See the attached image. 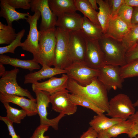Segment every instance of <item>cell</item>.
<instances>
[{
  "instance_id": "f546056e",
  "label": "cell",
  "mask_w": 138,
  "mask_h": 138,
  "mask_svg": "<svg viewBox=\"0 0 138 138\" xmlns=\"http://www.w3.org/2000/svg\"><path fill=\"white\" fill-rule=\"evenodd\" d=\"M17 33L12 26L0 22V44H9L16 39Z\"/></svg>"
},
{
  "instance_id": "7bdbcfd3",
  "label": "cell",
  "mask_w": 138,
  "mask_h": 138,
  "mask_svg": "<svg viewBox=\"0 0 138 138\" xmlns=\"http://www.w3.org/2000/svg\"><path fill=\"white\" fill-rule=\"evenodd\" d=\"M138 125V111H137L133 114L130 116L129 119Z\"/></svg>"
},
{
  "instance_id": "7c38bea8",
  "label": "cell",
  "mask_w": 138,
  "mask_h": 138,
  "mask_svg": "<svg viewBox=\"0 0 138 138\" xmlns=\"http://www.w3.org/2000/svg\"><path fill=\"white\" fill-rule=\"evenodd\" d=\"M86 45V38L81 30L70 32L69 48L72 63L84 62Z\"/></svg>"
},
{
  "instance_id": "836d02e7",
  "label": "cell",
  "mask_w": 138,
  "mask_h": 138,
  "mask_svg": "<svg viewBox=\"0 0 138 138\" xmlns=\"http://www.w3.org/2000/svg\"><path fill=\"white\" fill-rule=\"evenodd\" d=\"M133 10V7L124 4L121 7L117 16L131 27L132 26L131 21Z\"/></svg>"
},
{
  "instance_id": "5b68a950",
  "label": "cell",
  "mask_w": 138,
  "mask_h": 138,
  "mask_svg": "<svg viewBox=\"0 0 138 138\" xmlns=\"http://www.w3.org/2000/svg\"><path fill=\"white\" fill-rule=\"evenodd\" d=\"M135 112V107L129 97L121 93L116 95L109 101V111L106 115L125 120Z\"/></svg>"
},
{
  "instance_id": "ac0fdd59",
  "label": "cell",
  "mask_w": 138,
  "mask_h": 138,
  "mask_svg": "<svg viewBox=\"0 0 138 138\" xmlns=\"http://www.w3.org/2000/svg\"><path fill=\"white\" fill-rule=\"evenodd\" d=\"M131 27L117 16L111 18L105 36L121 41L129 31Z\"/></svg>"
},
{
  "instance_id": "ee69618b",
  "label": "cell",
  "mask_w": 138,
  "mask_h": 138,
  "mask_svg": "<svg viewBox=\"0 0 138 138\" xmlns=\"http://www.w3.org/2000/svg\"><path fill=\"white\" fill-rule=\"evenodd\" d=\"M97 138H110L105 131L98 133Z\"/></svg>"
},
{
  "instance_id": "74e56055",
  "label": "cell",
  "mask_w": 138,
  "mask_h": 138,
  "mask_svg": "<svg viewBox=\"0 0 138 138\" xmlns=\"http://www.w3.org/2000/svg\"><path fill=\"white\" fill-rule=\"evenodd\" d=\"M49 128L48 126L40 125L36 129L30 138H50L49 136L44 135Z\"/></svg>"
},
{
  "instance_id": "e575fe53",
  "label": "cell",
  "mask_w": 138,
  "mask_h": 138,
  "mask_svg": "<svg viewBox=\"0 0 138 138\" xmlns=\"http://www.w3.org/2000/svg\"><path fill=\"white\" fill-rule=\"evenodd\" d=\"M106 1L109 7L111 18L116 17L121 7L125 4L124 0H106Z\"/></svg>"
},
{
  "instance_id": "277c9868",
  "label": "cell",
  "mask_w": 138,
  "mask_h": 138,
  "mask_svg": "<svg viewBox=\"0 0 138 138\" xmlns=\"http://www.w3.org/2000/svg\"><path fill=\"white\" fill-rule=\"evenodd\" d=\"M70 32L56 28L54 67L65 69L72 63L69 51Z\"/></svg>"
},
{
  "instance_id": "4316f807",
  "label": "cell",
  "mask_w": 138,
  "mask_h": 138,
  "mask_svg": "<svg viewBox=\"0 0 138 138\" xmlns=\"http://www.w3.org/2000/svg\"><path fill=\"white\" fill-rule=\"evenodd\" d=\"M96 1L99 6V11L97 14L98 19L104 34L111 18V13L106 0Z\"/></svg>"
},
{
  "instance_id": "60d3db41",
  "label": "cell",
  "mask_w": 138,
  "mask_h": 138,
  "mask_svg": "<svg viewBox=\"0 0 138 138\" xmlns=\"http://www.w3.org/2000/svg\"><path fill=\"white\" fill-rule=\"evenodd\" d=\"M133 7V12L131 19L132 25L138 24V7Z\"/></svg>"
},
{
  "instance_id": "52a82bcc",
  "label": "cell",
  "mask_w": 138,
  "mask_h": 138,
  "mask_svg": "<svg viewBox=\"0 0 138 138\" xmlns=\"http://www.w3.org/2000/svg\"><path fill=\"white\" fill-rule=\"evenodd\" d=\"M65 69L69 78L83 86L90 84L94 78L98 77L99 73V70L91 68L83 62H74Z\"/></svg>"
},
{
  "instance_id": "6da1fadb",
  "label": "cell",
  "mask_w": 138,
  "mask_h": 138,
  "mask_svg": "<svg viewBox=\"0 0 138 138\" xmlns=\"http://www.w3.org/2000/svg\"><path fill=\"white\" fill-rule=\"evenodd\" d=\"M67 89L70 94L78 95L90 100L107 113L109 108L107 90L97 77L86 86L79 85L68 77Z\"/></svg>"
},
{
  "instance_id": "8d00e7d4",
  "label": "cell",
  "mask_w": 138,
  "mask_h": 138,
  "mask_svg": "<svg viewBox=\"0 0 138 138\" xmlns=\"http://www.w3.org/2000/svg\"><path fill=\"white\" fill-rule=\"evenodd\" d=\"M125 59L127 63L138 59V41L126 51Z\"/></svg>"
},
{
  "instance_id": "cb8c5ba5",
  "label": "cell",
  "mask_w": 138,
  "mask_h": 138,
  "mask_svg": "<svg viewBox=\"0 0 138 138\" xmlns=\"http://www.w3.org/2000/svg\"><path fill=\"white\" fill-rule=\"evenodd\" d=\"M135 124L134 122L128 119L116 124L105 131L110 138L124 133L127 134L131 138Z\"/></svg>"
},
{
  "instance_id": "d590c367",
  "label": "cell",
  "mask_w": 138,
  "mask_h": 138,
  "mask_svg": "<svg viewBox=\"0 0 138 138\" xmlns=\"http://www.w3.org/2000/svg\"><path fill=\"white\" fill-rule=\"evenodd\" d=\"M31 0H5L13 8L29 9L31 8L30 2Z\"/></svg>"
},
{
  "instance_id": "603a6c76",
  "label": "cell",
  "mask_w": 138,
  "mask_h": 138,
  "mask_svg": "<svg viewBox=\"0 0 138 138\" xmlns=\"http://www.w3.org/2000/svg\"><path fill=\"white\" fill-rule=\"evenodd\" d=\"M50 7L57 17L63 14L76 12L74 0H48Z\"/></svg>"
},
{
  "instance_id": "30bf717a",
  "label": "cell",
  "mask_w": 138,
  "mask_h": 138,
  "mask_svg": "<svg viewBox=\"0 0 138 138\" xmlns=\"http://www.w3.org/2000/svg\"><path fill=\"white\" fill-rule=\"evenodd\" d=\"M120 67L105 64L99 69L97 77L108 91L111 89H121L124 79L121 75Z\"/></svg>"
},
{
  "instance_id": "7dc6e473",
  "label": "cell",
  "mask_w": 138,
  "mask_h": 138,
  "mask_svg": "<svg viewBox=\"0 0 138 138\" xmlns=\"http://www.w3.org/2000/svg\"><path fill=\"white\" fill-rule=\"evenodd\" d=\"M133 104V106L135 107H138V98L135 102Z\"/></svg>"
},
{
  "instance_id": "9a60e30c",
  "label": "cell",
  "mask_w": 138,
  "mask_h": 138,
  "mask_svg": "<svg viewBox=\"0 0 138 138\" xmlns=\"http://www.w3.org/2000/svg\"><path fill=\"white\" fill-rule=\"evenodd\" d=\"M68 77L66 74H63L59 78L53 77L46 81L37 82L32 84L31 87L34 92L43 91L50 95L67 89Z\"/></svg>"
},
{
  "instance_id": "7a4b0ae2",
  "label": "cell",
  "mask_w": 138,
  "mask_h": 138,
  "mask_svg": "<svg viewBox=\"0 0 138 138\" xmlns=\"http://www.w3.org/2000/svg\"><path fill=\"white\" fill-rule=\"evenodd\" d=\"M39 31V51L33 59L42 66H54L56 43V28Z\"/></svg>"
},
{
  "instance_id": "b9f144b4",
  "label": "cell",
  "mask_w": 138,
  "mask_h": 138,
  "mask_svg": "<svg viewBox=\"0 0 138 138\" xmlns=\"http://www.w3.org/2000/svg\"><path fill=\"white\" fill-rule=\"evenodd\" d=\"M126 5L132 7H138V0H124Z\"/></svg>"
},
{
  "instance_id": "f35d334b",
  "label": "cell",
  "mask_w": 138,
  "mask_h": 138,
  "mask_svg": "<svg viewBox=\"0 0 138 138\" xmlns=\"http://www.w3.org/2000/svg\"><path fill=\"white\" fill-rule=\"evenodd\" d=\"M0 120L6 125L9 132V135L12 138H21L20 136L16 134L13 126V123L10 121L6 116H0Z\"/></svg>"
},
{
  "instance_id": "4fadbf2b",
  "label": "cell",
  "mask_w": 138,
  "mask_h": 138,
  "mask_svg": "<svg viewBox=\"0 0 138 138\" xmlns=\"http://www.w3.org/2000/svg\"><path fill=\"white\" fill-rule=\"evenodd\" d=\"M69 92L67 89H65L50 95V103L53 110L68 115L73 114L76 112L77 106L70 99Z\"/></svg>"
},
{
  "instance_id": "4dcf8cb0",
  "label": "cell",
  "mask_w": 138,
  "mask_h": 138,
  "mask_svg": "<svg viewBox=\"0 0 138 138\" xmlns=\"http://www.w3.org/2000/svg\"><path fill=\"white\" fill-rule=\"evenodd\" d=\"M138 41V24L133 25L121 42L126 51Z\"/></svg>"
},
{
  "instance_id": "d6986e66",
  "label": "cell",
  "mask_w": 138,
  "mask_h": 138,
  "mask_svg": "<svg viewBox=\"0 0 138 138\" xmlns=\"http://www.w3.org/2000/svg\"><path fill=\"white\" fill-rule=\"evenodd\" d=\"M65 69H62L55 67H51L47 65L42 66L41 69L38 71L30 73L25 75L24 76L25 84H33L39 80L50 78L55 75L66 73Z\"/></svg>"
},
{
  "instance_id": "f6af8a7d",
  "label": "cell",
  "mask_w": 138,
  "mask_h": 138,
  "mask_svg": "<svg viewBox=\"0 0 138 138\" xmlns=\"http://www.w3.org/2000/svg\"><path fill=\"white\" fill-rule=\"evenodd\" d=\"M88 1L92 7L95 10L98 9L97 5V3L96 0H88Z\"/></svg>"
},
{
  "instance_id": "ab89813d",
  "label": "cell",
  "mask_w": 138,
  "mask_h": 138,
  "mask_svg": "<svg viewBox=\"0 0 138 138\" xmlns=\"http://www.w3.org/2000/svg\"><path fill=\"white\" fill-rule=\"evenodd\" d=\"M97 135L98 133L90 126L79 137L75 138H97Z\"/></svg>"
},
{
  "instance_id": "2e32d148",
  "label": "cell",
  "mask_w": 138,
  "mask_h": 138,
  "mask_svg": "<svg viewBox=\"0 0 138 138\" xmlns=\"http://www.w3.org/2000/svg\"><path fill=\"white\" fill-rule=\"evenodd\" d=\"M0 100L12 103L21 108L26 112L27 116H32L37 114L36 100L27 99L24 97L0 93Z\"/></svg>"
},
{
  "instance_id": "ffe728a7",
  "label": "cell",
  "mask_w": 138,
  "mask_h": 138,
  "mask_svg": "<svg viewBox=\"0 0 138 138\" xmlns=\"http://www.w3.org/2000/svg\"><path fill=\"white\" fill-rule=\"evenodd\" d=\"M124 120L119 118H109L102 113L94 116L89 124L91 127L98 133L105 131L116 124Z\"/></svg>"
},
{
  "instance_id": "1f68e13d",
  "label": "cell",
  "mask_w": 138,
  "mask_h": 138,
  "mask_svg": "<svg viewBox=\"0 0 138 138\" xmlns=\"http://www.w3.org/2000/svg\"><path fill=\"white\" fill-rule=\"evenodd\" d=\"M120 74L123 79L138 76V59L120 67Z\"/></svg>"
},
{
  "instance_id": "7402d4cb",
  "label": "cell",
  "mask_w": 138,
  "mask_h": 138,
  "mask_svg": "<svg viewBox=\"0 0 138 138\" xmlns=\"http://www.w3.org/2000/svg\"><path fill=\"white\" fill-rule=\"evenodd\" d=\"M0 16L5 19L8 25L12 26V23L14 21L20 19L26 20L30 15L29 13L18 12L15 9L6 2L5 0L0 1Z\"/></svg>"
},
{
  "instance_id": "44dd1931",
  "label": "cell",
  "mask_w": 138,
  "mask_h": 138,
  "mask_svg": "<svg viewBox=\"0 0 138 138\" xmlns=\"http://www.w3.org/2000/svg\"><path fill=\"white\" fill-rule=\"evenodd\" d=\"M0 64L3 65H9L15 67H19L27 69L31 72L34 70L40 68L39 64L33 59L29 60H22L11 57L4 54L0 55Z\"/></svg>"
},
{
  "instance_id": "ba28073f",
  "label": "cell",
  "mask_w": 138,
  "mask_h": 138,
  "mask_svg": "<svg viewBox=\"0 0 138 138\" xmlns=\"http://www.w3.org/2000/svg\"><path fill=\"white\" fill-rule=\"evenodd\" d=\"M34 92L36 97L37 113L40 118V125L51 126L54 130H57L59 122L65 114L60 113L55 118L48 119L47 117V108L50 103V94L43 91H37Z\"/></svg>"
},
{
  "instance_id": "83f0119b",
  "label": "cell",
  "mask_w": 138,
  "mask_h": 138,
  "mask_svg": "<svg viewBox=\"0 0 138 138\" xmlns=\"http://www.w3.org/2000/svg\"><path fill=\"white\" fill-rule=\"evenodd\" d=\"M68 97L70 101L74 105L90 109L97 114H100L105 112L92 102L83 97L71 94H69Z\"/></svg>"
},
{
  "instance_id": "8fae6325",
  "label": "cell",
  "mask_w": 138,
  "mask_h": 138,
  "mask_svg": "<svg viewBox=\"0 0 138 138\" xmlns=\"http://www.w3.org/2000/svg\"><path fill=\"white\" fill-rule=\"evenodd\" d=\"M32 12L40 11L41 20L40 31L46 30L55 27L57 16L53 13L49 5L48 0H31L30 2Z\"/></svg>"
},
{
  "instance_id": "bcb514c9",
  "label": "cell",
  "mask_w": 138,
  "mask_h": 138,
  "mask_svg": "<svg viewBox=\"0 0 138 138\" xmlns=\"http://www.w3.org/2000/svg\"><path fill=\"white\" fill-rule=\"evenodd\" d=\"M6 71L5 68L3 65L0 64V76H1Z\"/></svg>"
},
{
  "instance_id": "e0dca14e",
  "label": "cell",
  "mask_w": 138,
  "mask_h": 138,
  "mask_svg": "<svg viewBox=\"0 0 138 138\" xmlns=\"http://www.w3.org/2000/svg\"><path fill=\"white\" fill-rule=\"evenodd\" d=\"M83 17L76 12L65 13L57 17L55 26L70 32L80 30Z\"/></svg>"
},
{
  "instance_id": "8992f818",
  "label": "cell",
  "mask_w": 138,
  "mask_h": 138,
  "mask_svg": "<svg viewBox=\"0 0 138 138\" xmlns=\"http://www.w3.org/2000/svg\"><path fill=\"white\" fill-rule=\"evenodd\" d=\"M19 71L17 67L6 71L0 79V93L26 97L30 99L36 100L28 89L23 88L18 85L16 78Z\"/></svg>"
},
{
  "instance_id": "f1b7e54d",
  "label": "cell",
  "mask_w": 138,
  "mask_h": 138,
  "mask_svg": "<svg viewBox=\"0 0 138 138\" xmlns=\"http://www.w3.org/2000/svg\"><path fill=\"white\" fill-rule=\"evenodd\" d=\"M6 109L7 113L6 117L13 123L19 124L21 120L27 116L26 112L23 110L13 108L7 102H1Z\"/></svg>"
},
{
  "instance_id": "5bb4252c",
  "label": "cell",
  "mask_w": 138,
  "mask_h": 138,
  "mask_svg": "<svg viewBox=\"0 0 138 138\" xmlns=\"http://www.w3.org/2000/svg\"><path fill=\"white\" fill-rule=\"evenodd\" d=\"M86 39L84 62L91 68L99 70L105 64L104 53L99 45L98 40Z\"/></svg>"
},
{
  "instance_id": "9c48e42d",
  "label": "cell",
  "mask_w": 138,
  "mask_h": 138,
  "mask_svg": "<svg viewBox=\"0 0 138 138\" xmlns=\"http://www.w3.org/2000/svg\"><path fill=\"white\" fill-rule=\"evenodd\" d=\"M41 16L40 11L36 10L33 15L27 17L26 20L29 25V30L27 38L22 43L21 46L23 50L32 53L33 58L36 57L39 51V32L37 29V23Z\"/></svg>"
},
{
  "instance_id": "484cf974",
  "label": "cell",
  "mask_w": 138,
  "mask_h": 138,
  "mask_svg": "<svg viewBox=\"0 0 138 138\" xmlns=\"http://www.w3.org/2000/svg\"><path fill=\"white\" fill-rule=\"evenodd\" d=\"M77 10L81 12L84 16L92 22L101 27L97 17L98 12L91 7L88 0H74Z\"/></svg>"
},
{
  "instance_id": "d4e9b609",
  "label": "cell",
  "mask_w": 138,
  "mask_h": 138,
  "mask_svg": "<svg viewBox=\"0 0 138 138\" xmlns=\"http://www.w3.org/2000/svg\"><path fill=\"white\" fill-rule=\"evenodd\" d=\"M80 30L88 39L99 40L104 35L101 27L96 26L84 16L83 17Z\"/></svg>"
},
{
  "instance_id": "d6a6232c",
  "label": "cell",
  "mask_w": 138,
  "mask_h": 138,
  "mask_svg": "<svg viewBox=\"0 0 138 138\" xmlns=\"http://www.w3.org/2000/svg\"><path fill=\"white\" fill-rule=\"evenodd\" d=\"M25 32L24 29H23L18 32L16 39L8 45L0 47V54L10 53L14 54L15 49L18 47L22 45L21 39L24 36Z\"/></svg>"
},
{
  "instance_id": "3957f363",
  "label": "cell",
  "mask_w": 138,
  "mask_h": 138,
  "mask_svg": "<svg viewBox=\"0 0 138 138\" xmlns=\"http://www.w3.org/2000/svg\"><path fill=\"white\" fill-rule=\"evenodd\" d=\"M98 40L104 54L105 64L121 67L127 64L126 50L121 41L104 35Z\"/></svg>"
}]
</instances>
